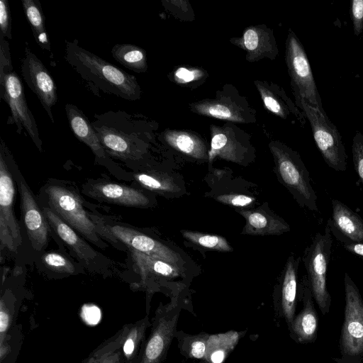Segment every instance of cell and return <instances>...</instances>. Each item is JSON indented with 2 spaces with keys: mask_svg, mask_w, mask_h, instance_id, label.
Segmentation results:
<instances>
[{
  "mask_svg": "<svg viewBox=\"0 0 363 363\" xmlns=\"http://www.w3.org/2000/svg\"><path fill=\"white\" fill-rule=\"evenodd\" d=\"M94 117L92 126L107 155L133 162L147 153L155 124L143 115L110 111Z\"/></svg>",
  "mask_w": 363,
  "mask_h": 363,
  "instance_id": "cell-1",
  "label": "cell"
},
{
  "mask_svg": "<svg viewBox=\"0 0 363 363\" xmlns=\"http://www.w3.org/2000/svg\"><path fill=\"white\" fill-rule=\"evenodd\" d=\"M65 60L95 94L101 91L125 100L141 97L137 79L81 47L78 41H65Z\"/></svg>",
  "mask_w": 363,
  "mask_h": 363,
  "instance_id": "cell-2",
  "label": "cell"
},
{
  "mask_svg": "<svg viewBox=\"0 0 363 363\" xmlns=\"http://www.w3.org/2000/svg\"><path fill=\"white\" fill-rule=\"evenodd\" d=\"M0 97L9 105L11 110L7 124H15L18 134L24 129L41 152L42 140L35 118L27 104L22 81L13 70L9 43L1 36Z\"/></svg>",
  "mask_w": 363,
  "mask_h": 363,
  "instance_id": "cell-3",
  "label": "cell"
},
{
  "mask_svg": "<svg viewBox=\"0 0 363 363\" xmlns=\"http://www.w3.org/2000/svg\"><path fill=\"white\" fill-rule=\"evenodd\" d=\"M46 207L77 231L84 239L99 247L105 249L106 243L101 238L95 222L84 208L79 194L67 184L48 182L43 189Z\"/></svg>",
  "mask_w": 363,
  "mask_h": 363,
  "instance_id": "cell-4",
  "label": "cell"
},
{
  "mask_svg": "<svg viewBox=\"0 0 363 363\" xmlns=\"http://www.w3.org/2000/svg\"><path fill=\"white\" fill-rule=\"evenodd\" d=\"M269 147L279 182L301 208L318 211V196L311 185L309 172L299 154L278 140H272Z\"/></svg>",
  "mask_w": 363,
  "mask_h": 363,
  "instance_id": "cell-5",
  "label": "cell"
},
{
  "mask_svg": "<svg viewBox=\"0 0 363 363\" xmlns=\"http://www.w3.org/2000/svg\"><path fill=\"white\" fill-rule=\"evenodd\" d=\"M345 305L339 339L340 357L336 363L363 362V299L357 286L346 272L344 276Z\"/></svg>",
  "mask_w": 363,
  "mask_h": 363,
  "instance_id": "cell-6",
  "label": "cell"
},
{
  "mask_svg": "<svg viewBox=\"0 0 363 363\" xmlns=\"http://www.w3.org/2000/svg\"><path fill=\"white\" fill-rule=\"evenodd\" d=\"M0 152L8 163L20 194L22 218L30 242L36 252H41L48 241L50 225L46 216L2 138Z\"/></svg>",
  "mask_w": 363,
  "mask_h": 363,
  "instance_id": "cell-7",
  "label": "cell"
},
{
  "mask_svg": "<svg viewBox=\"0 0 363 363\" xmlns=\"http://www.w3.org/2000/svg\"><path fill=\"white\" fill-rule=\"evenodd\" d=\"M332 243L331 231L326 225L323 233L318 232L315 235L302 257L314 301L323 315L329 313L332 303L326 283Z\"/></svg>",
  "mask_w": 363,
  "mask_h": 363,
  "instance_id": "cell-8",
  "label": "cell"
},
{
  "mask_svg": "<svg viewBox=\"0 0 363 363\" xmlns=\"http://www.w3.org/2000/svg\"><path fill=\"white\" fill-rule=\"evenodd\" d=\"M296 104L309 121L315 143L326 164L337 172H345L347 155L341 135L323 108L311 106L303 99Z\"/></svg>",
  "mask_w": 363,
  "mask_h": 363,
  "instance_id": "cell-9",
  "label": "cell"
},
{
  "mask_svg": "<svg viewBox=\"0 0 363 363\" xmlns=\"http://www.w3.org/2000/svg\"><path fill=\"white\" fill-rule=\"evenodd\" d=\"M189 108L194 113L233 123H252L257 120L256 110L232 84L223 85L213 98L194 101Z\"/></svg>",
  "mask_w": 363,
  "mask_h": 363,
  "instance_id": "cell-10",
  "label": "cell"
},
{
  "mask_svg": "<svg viewBox=\"0 0 363 363\" xmlns=\"http://www.w3.org/2000/svg\"><path fill=\"white\" fill-rule=\"evenodd\" d=\"M182 308L178 296L166 305L160 303L152 318L150 333L140 352L138 363H162L175 337Z\"/></svg>",
  "mask_w": 363,
  "mask_h": 363,
  "instance_id": "cell-11",
  "label": "cell"
},
{
  "mask_svg": "<svg viewBox=\"0 0 363 363\" xmlns=\"http://www.w3.org/2000/svg\"><path fill=\"white\" fill-rule=\"evenodd\" d=\"M285 61L296 101L303 99L311 106L323 108L307 55L291 29L286 40Z\"/></svg>",
  "mask_w": 363,
  "mask_h": 363,
  "instance_id": "cell-12",
  "label": "cell"
},
{
  "mask_svg": "<svg viewBox=\"0 0 363 363\" xmlns=\"http://www.w3.org/2000/svg\"><path fill=\"white\" fill-rule=\"evenodd\" d=\"M210 133L209 163L216 157L240 165H247L253 160L255 148L250 136L235 123L211 124Z\"/></svg>",
  "mask_w": 363,
  "mask_h": 363,
  "instance_id": "cell-13",
  "label": "cell"
},
{
  "mask_svg": "<svg viewBox=\"0 0 363 363\" xmlns=\"http://www.w3.org/2000/svg\"><path fill=\"white\" fill-rule=\"evenodd\" d=\"M101 226L104 230H99L100 234L108 235V240L114 238L130 250L162 259L184 269V259L180 254L162 242L125 225L101 223Z\"/></svg>",
  "mask_w": 363,
  "mask_h": 363,
  "instance_id": "cell-14",
  "label": "cell"
},
{
  "mask_svg": "<svg viewBox=\"0 0 363 363\" xmlns=\"http://www.w3.org/2000/svg\"><path fill=\"white\" fill-rule=\"evenodd\" d=\"M15 182L8 163L0 152V242L1 248L16 252L21 245L19 224L15 217Z\"/></svg>",
  "mask_w": 363,
  "mask_h": 363,
  "instance_id": "cell-15",
  "label": "cell"
},
{
  "mask_svg": "<svg viewBox=\"0 0 363 363\" xmlns=\"http://www.w3.org/2000/svg\"><path fill=\"white\" fill-rule=\"evenodd\" d=\"M21 74L54 123L52 108L57 101L56 84L47 67L27 46L21 62Z\"/></svg>",
  "mask_w": 363,
  "mask_h": 363,
  "instance_id": "cell-16",
  "label": "cell"
},
{
  "mask_svg": "<svg viewBox=\"0 0 363 363\" xmlns=\"http://www.w3.org/2000/svg\"><path fill=\"white\" fill-rule=\"evenodd\" d=\"M42 208L49 225L81 264L89 271L101 272L103 256L91 247L82 235L60 219L50 208Z\"/></svg>",
  "mask_w": 363,
  "mask_h": 363,
  "instance_id": "cell-17",
  "label": "cell"
},
{
  "mask_svg": "<svg viewBox=\"0 0 363 363\" xmlns=\"http://www.w3.org/2000/svg\"><path fill=\"white\" fill-rule=\"evenodd\" d=\"M84 192L98 201L123 206L145 208L152 203L140 189L111 182H90L84 185Z\"/></svg>",
  "mask_w": 363,
  "mask_h": 363,
  "instance_id": "cell-18",
  "label": "cell"
},
{
  "mask_svg": "<svg viewBox=\"0 0 363 363\" xmlns=\"http://www.w3.org/2000/svg\"><path fill=\"white\" fill-rule=\"evenodd\" d=\"M298 295L303 302V308L289 327L290 336L298 343H313L318 337V315L306 276L303 277L298 284Z\"/></svg>",
  "mask_w": 363,
  "mask_h": 363,
  "instance_id": "cell-19",
  "label": "cell"
},
{
  "mask_svg": "<svg viewBox=\"0 0 363 363\" xmlns=\"http://www.w3.org/2000/svg\"><path fill=\"white\" fill-rule=\"evenodd\" d=\"M230 41L246 52V60L250 62L262 59L274 60L279 53L273 30L264 24L249 26L241 37Z\"/></svg>",
  "mask_w": 363,
  "mask_h": 363,
  "instance_id": "cell-20",
  "label": "cell"
},
{
  "mask_svg": "<svg viewBox=\"0 0 363 363\" xmlns=\"http://www.w3.org/2000/svg\"><path fill=\"white\" fill-rule=\"evenodd\" d=\"M332 217L327 221L331 233L341 243H363V219L337 199H332Z\"/></svg>",
  "mask_w": 363,
  "mask_h": 363,
  "instance_id": "cell-21",
  "label": "cell"
},
{
  "mask_svg": "<svg viewBox=\"0 0 363 363\" xmlns=\"http://www.w3.org/2000/svg\"><path fill=\"white\" fill-rule=\"evenodd\" d=\"M254 84L260 99L269 112L284 120L295 119L305 123V115L301 112L296 103L287 96L284 89L272 82L255 80Z\"/></svg>",
  "mask_w": 363,
  "mask_h": 363,
  "instance_id": "cell-22",
  "label": "cell"
},
{
  "mask_svg": "<svg viewBox=\"0 0 363 363\" xmlns=\"http://www.w3.org/2000/svg\"><path fill=\"white\" fill-rule=\"evenodd\" d=\"M245 220L241 233L248 235H280L290 230L289 224L271 211L267 203L252 209L238 211Z\"/></svg>",
  "mask_w": 363,
  "mask_h": 363,
  "instance_id": "cell-23",
  "label": "cell"
},
{
  "mask_svg": "<svg viewBox=\"0 0 363 363\" xmlns=\"http://www.w3.org/2000/svg\"><path fill=\"white\" fill-rule=\"evenodd\" d=\"M162 140L171 148L196 160L208 161L209 148L197 133L188 130L167 129L161 134Z\"/></svg>",
  "mask_w": 363,
  "mask_h": 363,
  "instance_id": "cell-24",
  "label": "cell"
},
{
  "mask_svg": "<svg viewBox=\"0 0 363 363\" xmlns=\"http://www.w3.org/2000/svg\"><path fill=\"white\" fill-rule=\"evenodd\" d=\"M301 257L291 255L285 264L280 280V308L288 328L295 316L298 296V269Z\"/></svg>",
  "mask_w": 363,
  "mask_h": 363,
  "instance_id": "cell-25",
  "label": "cell"
},
{
  "mask_svg": "<svg viewBox=\"0 0 363 363\" xmlns=\"http://www.w3.org/2000/svg\"><path fill=\"white\" fill-rule=\"evenodd\" d=\"M65 111L74 135L91 150L96 157L101 160L108 159L91 122L84 113L72 104L65 105Z\"/></svg>",
  "mask_w": 363,
  "mask_h": 363,
  "instance_id": "cell-26",
  "label": "cell"
},
{
  "mask_svg": "<svg viewBox=\"0 0 363 363\" xmlns=\"http://www.w3.org/2000/svg\"><path fill=\"white\" fill-rule=\"evenodd\" d=\"M245 333L246 330H229L210 334L203 360L208 363H223Z\"/></svg>",
  "mask_w": 363,
  "mask_h": 363,
  "instance_id": "cell-27",
  "label": "cell"
},
{
  "mask_svg": "<svg viewBox=\"0 0 363 363\" xmlns=\"http://www.w3.org/2000/svg\"><path fill=\"white\" fill-rule=\"evenodd\" d=\"M125 325L126 331L121 347L125 363H138L140 352L146 340V331L151 326V323L147 315L134 323Z\"/></svg>",
  "mask_w": 363,
  "mask_h": 363,
  "instance_id": "cell-28",
  "label": "cell"
},
{
  "mask_svg": "<svg viewBox=\"0 0 363 363\" xmlns=\"http://www.w3.org/2000/svg\"><path fill=\"white\" fill-rule=\"evenodd\" d=\"M130 251L133 261L143 277L154 275L173 279L182 275V269L173 264L133 250Z\"/></svg>",
  "mask_w": 363,
  "mask_h": 363,
  "instance_id": "cell-29",
  "label": "cell"
},
{
  "mask_svg": "<svg viewBox=\"0 0 363 363\" xmlns=\"http://www.w3.org/2000/svg\"><path fill=\"white\" fill-rule=\"evenodd\" d=\"M133 178L144 189L163 196H173L181 191L176 181L166 173L157 171L141 172L135 173Z\"/></svg>",
  "mask_w": 363,
  "mask_h": 363,
  "instance_id": "cell-30",
  "label": "cell"
},
{
  "mask_svg": "<svg viewBox=\"0 0 363 363\" xmlns=\"http://www.w3.org/2000/svg\"><path fill=\"white\" fill-rule=\"evenodd\" d=\"M21 2L35 42L43 50L51 52L50 43L45 26V18L40 1L38 0H22Z\"/></svg>",
  "mask_w": 363,
  "mask_h": 363,
  "instance_id": "cell-31",
  "label": "cell"
},
{
  "mask_svg": "<svg viewBox=\"0 0 363 363\" xmlns=\"http://www.w3.org/2000/svg\"><path fill=\"white\" fill-rule=\"evenodd\" d=\"M113 57L120 64L137 73L147 69L146 51L133 44H116L111 49Z\"/></svg>",
  "mask_w": 363,
  "mask_h": 363,
  "instance_id": "cell-32",
  "label": "cell"
},
{
  "mask_svg": "<svg viewBox=\"0 0 363 363\" xmlns=\"http://www.w3.org/2000/svg\"><path fill=\"white\" fill-rule=\"evenodd\" d=\"M209 335L210 334L205 332L189 335L183 330H177L175 338L177 340L180 353L183 356L203 360Z\"/></svg>",
  "mask_w": 363,
  "mask_h": 363,
  "instance_id": "cell-33",
  "label": "cell"
},
{
  "mask_svg": "<svg viewBox=\"0 0 363 363\" xmlns=\"http://www.w3.org/2000/svg\"><path fill=\"white\" fill-rule=\"evenodd\" d=\"M181 233L188 242L202 248L220 252H232L233 250L227 240L220 235L188 230H182Z\"/></svg>",
  "mask_w": 363,
  "mask_h": 363,
  "instance_id": "cell-34",
  "label": "cell"
},
{
  "mask_svg": "<svg viewBox=\"0 0 363 363\" xmlns=\"http://www.w3.org/2000/svg\"><path fill=\"white\" fill-rule=\"evenodd\" d=\"M125 325L113 336L102 342L82 363H101L112 352L121 348L125 335Z\"/></svg>",
  "mask_w": 363,
  "mask_h": 363,
  "instance_id": "cell-35",
  "label": "cell"
},
{
  "mask_svg": "<svg viewBox=\"0 0 363 363\" xmlns=\"http://www.w3.org/2000/svg\"><path fill=\"white\" fill-rule=\"evenodd\" d=\"M41 261L48 269L55 273L72 275L77 272L74 262L58 252H44L41 256Z\"/></svg>",
  "mask_w": 363,
  "mask_h": 363,
  "instance_id": "cell-36",
  "label": "cell"
},
{
  "mask_svg": "<svg viewBox=\"0 0 363 363\" xmlns=\"http://www.w3.org/2000/svg\"><path fill=\"white\" fill-rule=\"evenodd\" d=\"M172 75V80L179 85H196L202 79H206L208 74L201 68L188 67L185 66L179 67L174 69Z\"/></svg>",
  "mask_w": 363,
  "mask_h": 363,
  "instance_id": "cell-37",
  "label": "cell"
},
{
  "mask_svg": "<svg viewBox=\"0 0 363 363\" xmlns=\"http://www.w3.org/2000/svg\"><path fill=\"white\" fill-rule=\"evenodd\" d=\"M354 167L363 185V135L356 132L352 145Z\"/></svg>",
  "mask_w": 363,
  "mask_h": 363,
  "instance_id": "cell-38",
  "label": "cell"
},
{
  "mask_svg": "<svg viewBox=\"0 0 363 363\" xmlns=\"http://www.w3.org/2000/svg\"><path fill=\"white\" fill-rule=\"evenodd\" d=\"M215 199L220 203L238 208L249 207L255 202V199L252 196L235 193L218 195Z\"/></svg>",
  "mask_w": 363,
  "mask_h": 363,
  "instance_id": "cell-39",
  "label": "cell"
},
{
  "mask_svg": "<svg viewBox=\"0 0 363 363\" xmlns=\"http://www.w3.org/2000/svg\"><path fill=\"white\" fill-rule=\"evenodd\" d=\"M0 36L12 39L10 11L6 0L0 1Z\"/></svg>",
  "mask_w": 363,
  "mask_h": 363,
  "instance_id": "cell-40",
  "label": "cell"
},
{
  "mask_svg": "<svg viewBox=\"0 0 363 363\" xmlns=\"http://www.w3.org/2000/svg\"><path fill=\"white\" fill-rule=\"evenodd\" d=\"M350 16L354 33L359 35L363 30V0L351 1Z\"/></svg>",
  "mask_w": 363,
  "mask_h": 363,
  "instance_id": "cell-41",
  "label": "cell"
},
{
  "mask_svg": "<svg viewBox=\"0 0 363 363\" xmlns=\"http://www.w3.org/2000/svg\"><path fill=\"white\" fill-rule=\"evenodd\" d=\"M342 245L348 252L363 257V243L348 242L342 243Z\"/></svg>",
  "mask_w": 363,
  "mask_h": 363,
  "instance_id": "cell-42",
  "label": "cell"
},
{
  "mask_svg": "<svg viewBox=\"0 0 363 363\" xmlns=\"http://www.w3.org/2000/svg\"><path fill=\"white\" fill-rule=\"evenodd\" d=\"M121 347L112 352L101 363H125V358Z\"/></svg>",
  "mask_w": 363,
  "mask_h": 363,
  "instance_id": "cell-43",
  "label": "cell"
},
{
  "mask_svg": "<svg viewBox=\"0 0 363 363\" xmlns=\"http://www.w3.org/2000/svg\"><path fill=\"white\" fill-rule=\"evenodd\" d=\"M199 363H208V362L205 360H201Z\"/></svg>",
  "mask_w": 363,
  "mask_h": 363,
  "instance_id": "cell-44",
  "label": "cell"
}]
</instances>
